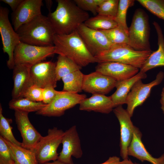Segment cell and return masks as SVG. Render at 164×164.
I'll list each match as a JSON object with an SVG mask.
<instances>
[{
    "mask_svg": "<svg viewBox=\"0 0 164 164\" xmlns=\"http://www.w3.org/2000/svg\"><path fill=\"white\" fill-rule=\"evenodd\" d=\"M77 30L87 49L95 58L113 45L102 31L90 28L84 23L78 26Z\"/></svg>",
    "mask_w": 164,
    "mask_h": 164,
    "instance_id": "10",
    "label": "cell"
},
{
    "mask_svg": "<svg viewBox=\"0 0 164 164\" xmlns=\"http://www.w3.org/2000/svg\"><path fill=\"white\" fill-rule=\"evenodd\" d=\"M56 63L51 61H41L32 65L30 73L34 84L42 88L56 87Z\"/></svg>",
    "mask_w": 164,
    "mask_h": 164,
    "instance_id": "14",
    "label": "cell"
},
{
    "mask_svg": "<svg viewBox=\"0 0 164 164\" xmlns=\"http://www.w3.org/2000/svg\"><path fill=\"white\" fill-rule=\"evenodd\" d=\"M64 133L62 130L54 127L48 129L47 135L42 136L33 150L39 164L57 160V150L61 143Z\"/></svg>",
    "mask_w": 164,
    "mask_h": 164,
    "instance_id": "6",
    "label": "cell"
},
{
    "mask_svg": "<svg viewBox=\"0 0 164 164\" xmlns=\"http://www.w3.org/2000/svg\"><path fill=\"white\" fill-rule=\"evenodd\" d=\"M119 164H138L133 163L130 159H124L121 161Z\"/></svg>",
    "mask_w": 164,
    "mask_h": 164,
    "instance_id": "42",
    "label": "cell"
},
{
    "mask_svg": "<svg viewBox=\"0 0 164 164\" xmlns=\"http://www.w3.org/2000/svg\"><path fill=\"white\" fill-rule=\"evenodd\" d=\"M152 52L135 50L128 44H114L95 58L98 63L117 62L140 69Z\"/></svg>",
    "mask_w": 164,
    "mask_h": 164,
    "instance_id": "4",
    "label": "cell"
},
{
    "mask_svg": "<svg viewBox=\"0 0 164 164\" xmlns=\"http://www.w3.org/2000/svg\"><path fill=\"white\" fill-rule=\"evenodd\" d=\"M0 160L6 162L13 161L9 146L4 138L0 135Z\"/></svg>",
    "mask_w": 164,
    "mask_h": 164,
    "instance_id": "36",
    "label": "cell"
},
{
    "mask_svg": "<svg viewBox=\"0 0 164 164\" xmlns=\"http://www.w3.org/2000/svg\"><path fill=\"white\" fill-rule=\"evenodd\" d=\"M135 0H119L117 12L114 20L118 26L128 32V28L126 23V15L129 7L133 5Z\"/></svg>",
    "mask_w": 164,
    "mask_h": 164,
    "instance_id": "31",
    "label": "cell"
},
{
    "mask_svg": "<svg viewBox=\"0 0 164 164\" xmlns=\"http://www.w3.org/2000/svg\"><path fill=\"white\" fill-rule=\"evenodd\" d=\"M84 76L80 70H78L63 77L62 78L63 91L77 93L81 92L83 90Z\"/></svg>",
    "mask_w": 164,
    "mask_h": 164,
    "instance_id": "26",
    "label": "cell"
},
{
    "mask_svg": "<svg viewBox=\"0 0 164 164\" xmlns=\"http://www.w3.org/2000/svg\"><path fill=\"white\" fill-rule=\"evenodd\" d=\"M23 0H1L2 2L8 5L13 12H14L18 8Z\"/></svg>",
    "mask_w": 164,
    "mask_h": 164,
    "instance_id": "38",
    "label": "cell"
},
{
    "mask_svg": "<svg viewBox=\"0 0 164 164\" xmlns=\"http://www.w3.org/2000/svg\"><path fill=\"white\" fill-rule=\"evenodd\" d=\"M47 104L43 102H36L23 97L12 98L9 102L10 109L29 113L39 111Z\"/></svg>",
    "mask_w": 164,
    "mask_h": 164,
    "instance_id": "25",
    "label": "cell"
},
{
    "mask_svg": "<svg viewBox=\"0 0 164 164\" xmlns=\"http://www.w3.org/2000/svg\"><path fill=\"white\" fill-rule=\"evenodd\" d=\"M86 95L64 91H59L55 98L49 104L36 114L45 116L60 117L65 111L77 104H80Z\"/></svg>",
    "mask_w": 164,
    "mask_h": 164,
    "instance_id": "9",
    "label": "cell"
},
{
    "mask_svg": "<svg viewBox=\"0 0 164 164\" xmlns=\"http://www.w3.org/2000/svg\"><path fill=\"white\" fill-rule=\"evenodd\" d=\"M55 54H57V51L54 46H39L20 42L14 51L15 65L22 64L32 66Z\"/></svg>",
    "mask_w": 164,
    "mask_h": 164,
    "instance_id": "7",
    "label": "cell"
},
{
    "mask_svg": "<svg viewBox=\"0 0 164 164\" xmlns=\"http://www.w3.org/2000/svg\"><path fill=\"white\" fill-rule=\"evenodd\" d=\"M158 36V49L152 52L142 67L140 72L145 73L152 68L164 66V37L161 28L156 22L153 23Z\"/></svg>",
    "mask_w": 164,
    "mask_h": 164,
    "instance_id": "22",
    "label": "cell"
},
{
    "mask_svg": "<svg viewBox=\"0 0 164 164\" xmlns=\"http://www.w3.org/2000/svg\"><path fill=\"white\" fill-rule=\"evenodd\" d=\"M0 164H14L13 161L10 162H6L0 160Z\"/></svg>",
    "mask_w": 164,
    "mask_h": 164,
    "instance_id": "44",
    "label": "cell"
},
{
    "mask_svg": "<svg viewBox=\"0 0 164 164\" xmlns=\"http://www.w3.org/2000/svg\"><path fill=\"white\" fill-rule=\"evenodd\" d=\"M5 140L10 149L14 164H39L33 150L27 149Z\"/></svg>",
    "mask_w": 164,
    "mask_h": 164,
    "instance_id": "24",
    "label": "cell"
},
{
    "mask_svg": "<svg viewBox=\"0 0 164 164\" xmlns=\"http://www.w3.org/2000/svg\"><path fill=\"white\" fill-rule=\"evenodd\" d=\"M119 2V0H104L98 8V15L114 19L117 12Z\"/></svg>",
    "mask_w": 164,
    "mask_h": 164,
    "instance_id": "33",
    "label": "cell"
},
{
    "mask_svg": "<svg viewBox=\"0 0 164 164\" xmlns=\"http://www.w3.org/2000/svg\"><path fill=\"white\" fill-rule=\"evenodd\" d=\"M142 136L139 129L134 126L132 138L128 149V156H133L142 162L148 161L152 164H164V153L158 158L152 156L142 143Z\"/></svg>",
    "mask_w": 164,
    "mask_h": 164,
    "instance_id": "20",
    "label": "cell"
},
{
    "mask_svg": "<svg viewBox=\"0 0 164 164\" xmlns=\"http://www.w3.org/2000/svg\"><path fill=\"white\" fill-rule=\"evenodd\" d=\"M11 119L5 118L3 115L2 106H0V134L5 140L19 146L22 147V142L17 141L12 132L11 125Z\"/></svg>",
    "mask_w": 164,
    "mask_h": 164,
    "instance_id": "29",
    "label": "cell"
},
{
    "mask_svg": "<svg viewBox=\"0 0 164 164\" xmlns=\"http://www.w3.org/2000/svg\"><path fill=\"white\" fill-rule=\"evenodd\" d=\"M104 0H74V2L81 9L89 11L94 15L97 13L98 6Z\"/></svg>",
    "mask_w": 164,
    "mask_h": 164,
    "instance_id": "34",
    "label": "cell"
},
{
    "mask_svg": "<svg viewBox=\"0 0 164 164\" xmlns=\"http://www.w3.org/2000/svg\"><path fill=\"white\" fill-rule=\"evenodd\" d=\"M16 32L22 43L39 46H54L55 32L47 16L42 14L23 25Z\"/></svg>",
    "mask_w": 164,
    "mask_h": 164,
    "instance_id": "3",
    "label": "cell"
},
{
    "mask_svg": "<svg viewBox=\"0 0 164 164\" xmlns=\"http://www.w3.org/2000/svg\"><path fill=\"white\" fill-rule=\"evenodd\" d=\"M47 8L49 11L50 10L51 8L52 5V1L51 0H45Z\"/></svg>",
    "mask_w": 164,
    "mask_h": 164,
    "instance_id": "43",
    "label": "cell"
},
{
    "mask_svg": "<svg viewBox=\"0 0 164 164\" xmlns=\"http://www.w3.org/2000/svg\"><path fill=\"white\" fill-rule=\"evenodd\" d=\"M164 77V73L161 71L157 75L155 79L149 83L144 84L142 80H139L135 83L126 100L127 105L126 110L131 117L135 108L143 104L150 96L152 88L159 84Z\"/></svg>",
    "mask_w": 164,
    "mask_h": 164,
    "instance_id": "11",
    "label": "cell"
},
{
    "mask_svg": "<svg viewBox=\"0 0 164 164\" xmlns=\"http://www.w3.org/2000/svg\"><path fill=\"white\" fill-rule=\"evenodd\" d=\"M59 91H56L52 87H47L43 88V102L46 104L50 103L55 98Z\"/></svg>",
    "mask_w": 164,
    "mask_h": 164,
    "instance_id": "37",
    "label": "cell"
},
{
    "mask_svg": "<svg viewBox=\"0 0 164 164\" xmlns=\"http://www.w3.org/2000/svg\"><path fill=\"white\" fill-rule=\"evenodd\" d=\"M84 24L90 28L100 31L111 29L118 26L114 19L99 15L89 18Z\"/></svg>",
    "mask_w": 164,
    "mask_h": 164,
    "instance_id": "28",
    "label": "cell"
},
{
    "mask_svg": "<svg viewBox=\"0 0 164 164\" xmlns=\"http://www.w3.org/2000/svg\"><path fill=\"white\" fill-rule=\"evenodd\" d=\"M147 77L145 73L139 71L132 77L128 79L117 81L115 87L116 91L109 97L114 108L126 104L127 96L135 83L138 80Z\"/></svg>",
    "mask_w": 164,
    "mask_h": 164,
    "instance_id": "23",
    "label": "cell"
},
{
    "mask_svg": "<svg viewBox=\"0 0 164 164\" xmlns=\"http://www.w3.org/2000/svg\"><path fill=\"white\" fill-rule=\"evenodd\" d=\"M113 111L120 125V155L123 160L127 159L128 149L132 138L134 126L131 117L121 105L115 107Z\"/></svg>",
    "mask_w": 164,
    "mask_h": 164,
    "instance_id": "15",
    "label": "cell"
},
{
    "mask_svg": "<svg viewBox=\"0 0 164 164\" xmlns=\"http://www.w3.org/2000/svg\"><path fill=\"white\" fill-rule=\"evenodd\" d=\"M43 88L33 84L24 92L22 97L36 102H43Z\"/></svg>",
    "mask_w": 164,
    "mask_h": 164,
    "instance_id": "35",
    "label": "cell"
},
{
    "mask_svg": "<svg viewBox=\"0 0 164 164\" xmlns=\"http://www.w3.org/2000/svg\"><path fill=\"white\" fill-rule=\"evenodd\" d=\"M81 68L67 57L59 55L56 66L57 80H60L64 76L72 72L80 70Z\"/></svg>",
    "mask_w": 164,
    "mask_h": 164,
    "instance_id": "27",
    "label": "cell"
},
{
    "mask_svg": "<svg viewBox=\"0 0 164 164\" xmlns=\"http://www.w3.org/2000/svg\"><path fill=\"white\" fill-rule=\"evenodd\" d=\"M53 12L47 17L56 34H68L77 30L78 26L89 18L88 13L70 0H57Z\"/></svg>",
    "mask_w": 164,
    "mask_h": 164,
    "instance_id": "1",
    "label": "cell"
},
{
    "mask_svg": "<svg viewBox=\"0 0 164 164\" xmlns=\"http://www.w3.org/2000/svg\"><path fill=\"white\" fill-rule=\"evenodd\" d=\"M150 27L148 16L141 9L135 11L128 29L129 45L138 51H152L149 42Z\"/></svg>",
    "mask_w": 164,
    "mask_h": 164,
    "instance_id": "5",
    "label": "cell"
},
{
    "mask_svg": "<svg viewBox=\"0 0 164 164\" xmlns=\"http://www.w3.org/2000/svg\"><path fill=\"white\" fill-rule=\"evenodd\" d=\"M79 104L80 110L106 114L111 112L114 108L109 96L98 94H93L91 97L84 99Z\"/></svg>",
    "mask_w": 164,
    "mask_h": 164,
    "instance_id": "21",
    "label": "cell"
},
{
    "mask_svg": "<svg viewBox=\"0 0 164 164\" xmlns=\"http://www.w3.org/2000/svg\"><path fill=\"white\" fill-rule=\"evenodd\" d=\"M42 0H23L12 14V20L15 30L42 14Z\"/></svg>",
    "mask_w": 164,
    "mask_h": 164,
    "instance_id": "16",
    "label": "cell"
},
{
    "mask_svg": "<svg viewBox=\"0 0 164 164\" xmlns=\"http://www.w3.org/2000/svg\"><path fill=\"white\" fill-rule=\"evenodd\" d=\"M116 80L109 76L95 71L84 74L82 90L93 94L105 95L115 87Z\"/></svg>",
    "mask_w": 164,
    "mask_h": 164,
    "instance_id": "17",
    "label": "cell"
},
{
    "mask_svg": "<svg viewBox=\"0 0 164 164\" xmlns=\"http://www.w3.org/2000/svg\"><path fill=\"white\" fill-rule=\"evenodd\" d=\"M74 164L73 163V162L70 163H66L61 161H60L58 160H57L55 161H53L51 162H46L43 164Z\"/></svg>",
    "mask_w": 164,
    "mask_h": 164,
    "instance_id": "40",
    "label": "cell"
},
{
    "mask_svg": "<svg viewBox=\"0 0 164 164\" xmlns=\"http://www.w3.org/2000/svg\"><path fill=\"white\" fill-rule=\"evenodd\" d=\"M15 111V122L22 138V147L33 150L42 136L30 122L29 113Z\"/></svg>",
    "mask_w": 164,
    "mask_h": 164,
    "instance_id": "13",
    "label": "cell"
},
{
    "mask_svg": "<svg viewBox=\"0 0 164 164\" xmlns=\"http://www.w3.org/2000/svg\"><path fill=\"white\" fill-rule=\"evenodd\" d=\"M152 14L164 20V0H138Z\"/></svg>",
    "mask_w": 164,
    "mask_h": 164,
    "instance_id": "32",
    "label": "cell"
},
{
    "mask_svg": "<svg viewBox=\"0 0 164 164\" xmlns=\"http://www.w3.org/2000/svg\"><path fill=\"white\" fill-rule=\"evenodd\" d=\"M96 71L113 78L117 81L128 79L139 72V68L124 63L114 62L98 63Z\"/></svg>",
    "mask_w": 164,
    "mask_h": 164,
    "instance_id": "18",
    "label": "cell"
},
{
    "mask_svg": "<svg viewBox=\"0 0 164 164\" xmlns=\"http://www.w3.org/2000/svg\"><path fill=\"white\" fill-rule=\"evenodd\" d=\"M160 102L161 104V108L164 114V94L163 93H162L161 94Z\"/></svg>",
    "mask_w": 164,
    "mask_h": 164,
    "instance_id": "41",
    "label": "cell"
},
{
    "mask_svg": "<svg viewBox=\"0 0 164 164\" xmlns=\"http://www.w3.org/2000/svg\"><path fill=\"white\" fill-rule=\"evenodd\" d=\"M9 10L7 8L0 7V33L2 49L8 56L7 65L10 69L15 66L14 53L15 49L21 42L19 37L13 29L9 18Z\"/></svg>",
    "mask_w": 164,
    "mask_h": 164,
    "instance_id": "8",
    "label": "cell"
},
{
    "mask_svg": "<svg viewBox=\"0 0 164 164\" xmlns=\"http://www.w3.org/2000/svg\"><path fill=\"white\" fill-rule=\"evenodd\" d=\"M61 143L62 149L57 160L65 163H70L73 162L72 156L77 159L82 157L83 152L75 125L64 132Z\"/></svg>",
    "mask_w": 164,
    "mask_h": 164,
    "instance_id": "12",
    "label": "cell"
},
{
    "mask_svg": "<svg viewBox=\"0 0 164 164\" xmlns=\"http://www.w3.org/2000/svg\"><path fill=\"white\" fill-rule=\"evenodd\" d=\"M32 66L22 64L15 65L13 69L14 84L12 92V98L22 97L26 91L34 84L30 73Z\"/></svg>",
    "mask_w": 164,
    "mask_h": 164,
    "instance_id": "19",
    "label": "cell"
},
{
    "mask_svg": "<svg viewBox=\"0 0 164 164\" xmlns=\"http://www.w3.org/2000/svg\"><path fill=\"white\" fill-rule=\"evenodd\" d=\"M120 162L119 157L114 156L110 157L105 162L100 164H119Z\"/></svg>",
    "mask_w": 164,
    "mask_h": 164,
    "instance_id": "39",
    "label": "cell"
},
{
    "mask_svg": "<svg viewBox=\"0 0 164 164\" xmlns=\"http://www.w3.org/2000/svg\"><path fill=\"white\" fill-rule=\"evenodd\" d=\"M53 44L57 54L67 57L81 68L98 62L87 49L77 30L68 34H56Z\"/></svg>",
    "mask_w": 164,
    "mask_h": 164,
    "instance_id": "2",
    "label": "cell"
},
{
    "mask_svg": "<svg viewBox=\"0 0 164 164\" xmlns=\"http://www.w3.org/2000/svg\"><path fill=\"white\" fill-rule=\"evenodd\" d=\"M113 44H126L129 45L128 32L118 26L113 29L102 31Z\"/></svg>",
    "mask_w": 164,
    "mask_h": 164,
    "instance_id": "30",
    "label": "cell"
},
{
    "mask_svg": "<svg viewBox=\"0 0 164 164\" xmlns=\"http://www.w3.org/2000/svg\"><path fill=\"white\" fill-rule=\"evenodd\" d=\"M162 93H163L164 94V87H163V88H162Z\"/></svg>",
    "mask_w": 164,
    "mask_h": 164,
    "instance_id": "45",
    "label": "cell"
}]
</instances>
